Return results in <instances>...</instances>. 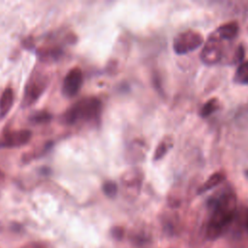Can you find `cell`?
I'll return each mask as SVG.
<instances>
[{"label":"cell","mask_w":248,"mask_h":248,"mask_svg":"<svg viewBox=\"0 0 248 248\" xmlns=\"http://www.w3.org/2000/svg\"><path fill=\"white\" fill-rule=\"evenodd\" d=\"M210 209L209 220L206 225V237L210 240L220 237L235 219L236 195L231 188L213 195L208 200Z\"/></svg>","instance_id":"6da1fadb"},{"label":"cell","mask_w":248,"mask_h":248,"mask_svg":"<svg viewBox=\"0 0 248 248\" xmlns=\"http://www.w3.org/2000/svg\"><path fill=\"white\" fill-rule=\"evenodd\" d=\"M101 102L94 97H87L73 105L62 115L65 124H75L79 120L96 119L101 112Z\"/></svg>","instance_id":"7a4b0ae2"},{"label":"cell","mask_w":248,"mask_h":248,"mask_svg":"<svg viewBox=\"0 0 248 248\" xmlns=\"http://www.w3.org/2000/svg\"><path fill=\"white\" fill-rule=\"evenodd\" d=\"M203 43L202 35L194 30H185L178 33L172 42V47L176 54H186L202 46Z\"/></svg>","instance_id":"3957f363"},{"label":"cell","mask_w":248,"mask_h":248,"mask_svg":"<svg viewBox=\"0 0 248 248\" xmlns=\"http://www.w3.org/2000/svg\"><path fill=\"white\" fill-rule=\"evenodd\" d=\"M224 54L222 40L213 32L206 40L202 51L201 60L203 64L211 66L221 61Z\"/></svg>","instance_id":"277c9868"},{"label":"cell","mask_w":248,"mask_h":248,"mask_svg":"<svg viewBox=\"0 0 248 248\" xmlns=\"http://www.w3.org/2000/svg\"><path fill=\"white\" fill-rule=\"evenodd\" d=\"M82 83V74L81 71L78 68H74L66 75L63 85L62 93L66 97H72L79 90Z\"/></svg>","instance_id":"5b68a950"},{"label":"cell","mask_w":248,"mask_h":248,"mask_svg":"<svg viewBox=\"0 0 248 248\" xmlns=\"http://www.w3.org/2000/svg\"><path fill=\"white\" fill-rule=\"evenodd\" d=\"M31 139V133L28 130L11 132L6 135L5 144L7 146H19L27 143Z\"/></svg>","instance_id":"8992f818"},{"label":"cell","mask_w":248,"mask_h":248,"mask_svg":"<svg viewBox=\"0 0 248 248\" xmlns=\"http://www.w3.org/2000/svg\"><path fill=\"white\" fill-rule=\"evenodd\" d=\"M239 32V25L236 21H231L219 26L214 33L223 41V40H232L234 39Z\"/></svg>","instance_id":"52a82bcc"},{"label":"cell","mask_w":248,"mask_h":248,"mask_svg":"<svg viewBox=\"0 0 248 248\" xmlns=\"http://www.w3.org/2000/svg\"><path fill=\"white\" fill-rule=\"evenodd\" d=\"M226 179V174L222 171L215 172L211 174L203 184H202L198 190V194H202L204 192H207L208 190H211L212 188L220 185L224 180Z\"/></svg>","instance_id":"ba28073f"},{"label":"cell","mask_w":248,"mask_h":248,"mask_svg":"<svg viewBox=\"0 0 248 248\" xmlns=\"http://www.w3.org/2000/svg\"><path fill=\"white\" fill-rule=\"evenodd\" d=\"M14 103V91L12 88H6L0 97V116H5Z\"/></svg>","instance_id":"9c48e42d"},{"label":"cell","mask_w":248,"mask_h":248,"mask_svg":"<svg viewBox=\"0 0 248 248\" xmlns=\"http://www.w3.org/2000/svg\"><path fill=\"white\" fill-rule=\"evenodd\" d=\"M220 107L219 101L217 98H211L206 103L202 105L200 110V115L203 118L210 116L212 113H214Z\"/></svg>","instance_id":"30bf717a"},{"label":"cell","mask_w":248,"mask_h":248,"mask_svg":"<svg viewBox=\"0 0 248 248\" xmlns=\"http://www.w3.org/2000/svg\"><path fill=\"white\" fill-rule=\"evenodd\" d=\"M233 81L238 84H248V61L242 62L236 69Z\"/></svg>","instance_id":"8fae6325"},{"label":"cell","mask_w":248,"mask_h":248,"mask_svg":"<svg viewBox=\"0 0 248 248\" xmlns=\"http://www.w3.org/2000/svg\"><path fill=\"white\" fill-rule=\"evenodd\" d=\"M43 85H44L43 82H37V81L32 83L31 85H29L27 88V91H26L27 101L32 102V101L36 100L40 96L42 91L44 90Z\"/></svg>","instance_id":"7c38bea8"},{"label":"cell","mask_w":248,"mask_h":248,"mask_svg":"<svg viewBox=\"0 0 248 248\" xmlns=\"http://www.w3.org/2000/svg\"><path fill=\"white\" fill-rule=\"evenodd\" d=\"M170 146H171V143H170V140H162V141L158 144V146H157V148H156V150H155V152H154L153 160H154V161H158V160L162 159V158L166 155V153L169 151V149H170Z\"/></svg>","instance_id":"4fadbf2b"},{"label":"cell","mask_w":248,"mask_h":248,"mask_svg":"<svg viewBox=\"0 0 248 248\" xmlns=\"http://www.w3.org/2000/svg\"><path fill=\"white\" fill-rule=\"evenodd\" d=\"M102 189H103V192L105 193V195L108 196V197H109V198L115 197L116 194H117V191H118L117 184H116L114 181H111V180L106 181V182L103 184Z\"/></svg>","instance_id":"5bb4252c"},{"label":"cell","mask_w":248,"mask_h":248,"mask_svg":"<svg viewBox=\"0 0 248 248\" xmlns=\"http://www.w3.org/2000/svg\"><path fill=\"white\" fill-rule=\"evenodd\" d=\"M51 118V115L46 112V111H39L35 114H33L30 118V120L34 123H42V122H46L48 121Z\"/></svg>","instance_id":"9a60e30c"},{"label":"cell","mask_w":248,"mask_h":248,"mask_svg":"<svg viewBox=\"0 0 248 248\" xmlns=\"http://www.w3.org/2000/svg\"><path fill=\"white\" fill-rule=\"evenodd\" d=\"M236 218L239 219L241 227L248 233V208H243L239 213H236Z\"/></svg>","instance_id":"2e32d148"},{"label":"cell","mask_w":248,"mask_h":248,"mask_svg":"<svg viewBox=\"0 0 248 248\" xmlns=\"http://www.w3.org/2000/svg\"><path fill=\"white\" fill-rule=\"evenodd\" d=\"M244 55H245V49L242 45H239L233 53V58L232 59V62L234 64H236V63L241 64L242 60L244 58Z\"/></svg>","instance_id":"e0dca14e"},{"label":"cell","mask_w":248,"mask_h":248,"mask_svg":"<svg viewBox=\"0 0 248 248\" xmlns=\"http://www.w3.org/2000/svg\"><path fill=\"white\" fill-rule=\"evenodd\" d=\"M123 233H124V230H123L122 228H120V227H115V228H113L112 231H111L112 236L115 237V238H117V239L122 238Z\"/></svg>","instance_id":"ac0fdd59"},{"label":"cell","mask_w":248,"mask_h":248,"mask_svg":"<svg viewBox=\"0 0 248 248\" xmlns=\"http://www.w3.org/2000/svg\"><path fill=\"white\" fill-rule=\"evenodd\" d=\"M23 248H51V246L44 244V243H31L26 245Z\"/></svg>","instance_id":"d6986e66"}]
</instances>
